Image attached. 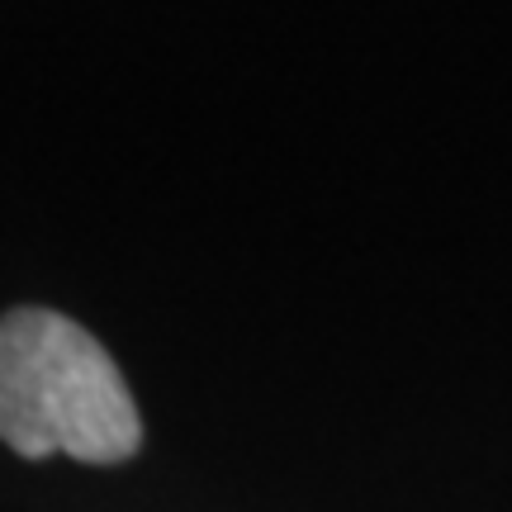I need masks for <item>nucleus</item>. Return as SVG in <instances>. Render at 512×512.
Listing matches in <instances>:
<instances>
[{
	"mask_svg": "<svg viewBox=\"0 0 512 512\" xmlns=\"http://www.w3.org/2000/svg\"><path fill=\"white\" fill-rule=\"evenodd\" d=\"M0 441L24 460L119 465L143 418L110 351L67 313L29 304L0 313Z\"/></svg>",
	"mask_w": 512,
	"mask_h": 512,
	"instance_id": "1",
	"label": "nucleus"
}]
</instances>
